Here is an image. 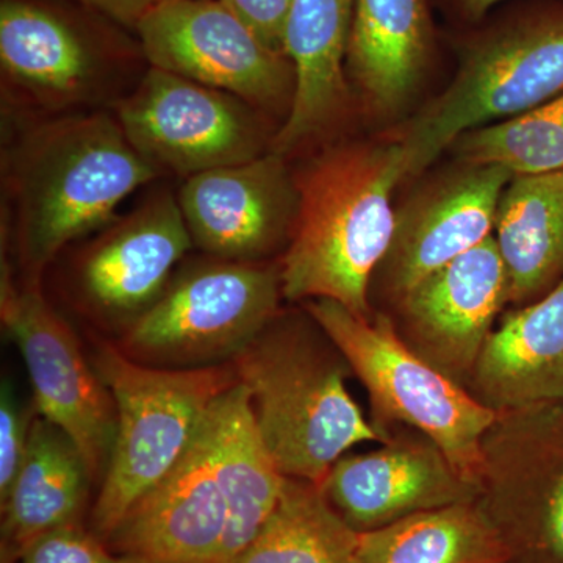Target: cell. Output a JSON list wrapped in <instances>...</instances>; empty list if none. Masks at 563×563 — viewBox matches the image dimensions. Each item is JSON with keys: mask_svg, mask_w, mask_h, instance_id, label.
Listing matches in <instances>:
<instances>
[{"mask_svg": "<svg viewBox=\"0 0 563 563\" xmlns=\"http://www.w3.org/2000/svg\"><path fill=\"white\" fill-rule=\"evenodd\" d=\"M22 124L2 155V242L13 246L22 282L41 284L69 244L106 228L129 195L162 173L132 146L113 110Z\"/></svg>", "mask_w": 563, "mask_h": 563, "instance_id": "1", "label": "cell"}, {"mask_svg": "<svg viewBox=\"0 0 563 563\" xmlns=\"http://www.w3.org/2000/svg\"><path fill=\"white\" fill-rule=\"evenodd\" d=\"M404 177L399 141L336 144L295 174L298 218L279 262L285 301L331 299L372 317L369 287L390 251L393 191Z\"/></svg>", "mask_w": 563, "mask_h": 563, "instance_id": "2", "label": "cell"}, {"mask_svg": "<svg viewBox=\"0 0 563 563\" xmlns=\"http://www.w3.org/2000/svg\"><path fill=\"white\" fill-rule=\"evenodd\" d=\"M232 365L262 442L288 479L320 485L355 446L390 439L355 402L350 363L307 310H280Z\"/></svg>", "mask_w": 563, "mask_h": 563, "instance_id": "3", "label": "cell"}, {"mask_svg": "<svg viewBox=\"0 0 563 563\" xmlns=\"http://www.w3.org/2000/svg\"><path fill=\"white\" fill-rule=\"evenodd\" d=\"M147 69L135 33L74 0H0L2 102L16 121L113 110Z\"/></svg>", "mask_w": 563, "mask_h": 563, "instance_id": "4", "label": "cell"}, {"mask_svg": "<svg viewBox=\"0 0 563 563\" xmlns=\"http://www.w3.org/2000/svg\"><path fill=\"white\" fill-rule=\"evenodd\" d=\"M91 362L117 406V440L92 507V529L107 542L141 496L172 472L210 407L239 377L232 363L154 368L110 342L96 346Z\"/></svg>", "mask_w": 563, "mask_h": 563, "instance_id": "5", "label": "cell"}, {"mask_svg": "<svg viewBox=\"0 0 563 563\" xmlns=\"http://www.w3.org/2000/svg\"><path fill=\"white\" fill-rule=\"evenodd\" d=\"M303 309L342 351L368 393L374 428L385 439L395 428L424 433L463 477L479 485L484 437L496 412L410 350L390 314L358 317L331 299L303 302Z\"/></svg>", "mask_w": 563, "mask_h": 563, "instance_id": "6", "label": "cell"}, {"mask_svg": "<svg viewBox=\"0 0 563 563\" xmlns=\"http://www.w3.org/2000/svg\"><path fill=\"white\" fill-rule=\"evenodd\" d=\"M563 95V2L501 22L470 41L450 87L399 143L417 176L474 129L509 120Z\"/></svg>", "mask_w": 563, "mask_h": 563, "instance_id": "7", "label": "cell"}, {"mask_svg": "<svg viewBox=\"0 0 563 563\" xmlns=\"http://www.w3.org/2000/svg\"><path fill=\"white\" fill-rule=\"evenodd\" d=\"M282 299L279 263L209 255L179 266L157 302L114 344L154 368L229 365L280 312Z\"/></svg>", "mask_w": 563, "mask_h": 563, "instance_id": "8", "label": "cell"}, {"mask_svg": "<svg viewBox=\"0 0 563 563\" xmlns=\"http://www.w3.org/2000/svg\"><path fill=\"white\" fill-rule=\"evenodd\" d=\"M133 147L181 179L272 151L268 114L231 92L150 66L113 109Z\"/></svg>", "mask_w": 563, "mask_h": 563, "instance_id": "9", "label": "cell"}, {"mask_svg": "<svg viewBox=\"0 0 563 563\" xmlns=\"http://www.w3.org/2000/svg\"><path fill=\"white\" fill-rule=\"evenodd\" d=\"M479 485L512 563H563V402L496 413Z\"/></svg>", "mask_w": 563, "mask_h": 563, "instance_id": "10", "label": "cell"}, {"mask_svg": "<svg viewBox=\"0 0 563 563\" xmlns=\"http://www.w3.org/2000/svg\"><path fill=\"white\" fill-rule=\"evenodd\" d=\"M0 320L24 358L36 412L68 433L92 477L103 479L117 440L113 396L81 354L68 322L44 298L41 284H20L5 258L0 265Z\"/></svg>", "mask_w": 563, "mask_h": 563, "instance_id": "11", "label": "cell"}, {"mask_svg": "<svg viewBox=\"0 0 563 563\" xmlns=\"http://www.w3.org/2000/svg\"><path fill=\"white\" fill-rule=\"evenodd\" d=\"M136 36L150 66L231 92L268 117L290 113V58L269 49L222 0H161Z\"/></svg>", "mask_w": 563, "mask_h": 563, "instance_id": "12", "label": "cell"}, {"mask_svg": "<svg viewBox=\"0 0 563 563\" xmlns=\"http://www.w3.org/2000/svg\"><path fill=\"white\" fill-rule=\"evenodd\" d=\"M191 250L176 192L152 190L74 257L70 287L77 306L106 328L128 331L157 302Z\"/></svg>", "mask_w": 563, "mask_h": 563, "instance_id": "13", "label": "cell"}, {"mask_svg": "<svg viewBox=\"0 0 563 563\" xmlns=\"http://www.w3.org/2000/svg\"><path fill=\"white\" fill-rule=\"evenodd\" d=\"M192 247L232 262H266L290 243L299 195L284 155L188 177L176 192Z\"/></svg>", "mask_w": 563, "mask_h": 563, "instance_id": "14", "label": "cell"}, {"mask_svg": "<svg viewBox=\"0 0 563 563\" xmlns=\"http://www.w3.org/2000/svg\"><path fill=\"white\" fill-rule=\"evenodd\" d=\"M506 306V268L492 235L415 285L391 320L410 350L465 387Z\"/></svg>", "mask_w": 563, "mask_h": 563, "instance_id": "15", "label": "cell"}, {"mask_svg": "<svg viewBox=\"0 0 563 563\" xmlns=\"http://www.w3.org/2000/svg\"><path fill=\"white\" fill-rule=\"evenodd\" d=\"M320 485L357 532L481 496L479 485L463 477L439 444L410 428L391 429L368 453L344 454Z\"/></svg>", "mask_w": 563, "mask_h": 563, "instance_id": "16", "label": "cell"}, {"mask_svg": "<svg viewBox=\"0 0 563 563\" xmlns=\"http://www.w3.org/2000/svg\"><path fill=\"white\" fill-rule=\"evenodd\" d=\"M213 406L172 472L122 518L107 540L110 550L151 563L214 562L228 506L218 474Z\"/></svg>", "mask_w": 563, "mask_h": 563, "instance_id": "17", "label": "cell"}, {"mask_svg": "<svg viewBox=\"0 0 563 563\" xmlns=\"http://www.w3.org/2000/svg\"><path fill=\"white\" fill-rule=\"evenodd\" d=\"M512 177L501 166L466 165L396 213L390 251L376 273L393 303L493 235L499 199Z\"/></svg>", "mask_w": 563, "mask_h": 563, "instance_id": "18", "label": "cell"}, {"mask_svg": "<svg viewBox=\"0 0 563 563\" xmlns=\"http://www.w3.org/2000/svg\"><path fill=\"white\" fill-rule=\"evenodd\" d=\"M465 388L496 413L563 402V280L504 314Z\"/></svg>", "mask_w": 563, "mask_h": 563, "instance_id": "19", "label": "cell"}, {"mask_svg": "<svg viewBox=\"0 0 563 563\" xmlns=\"http://www.w3.org/2000/svg\"><path fill=\"white\" fill-rule=\"evenodd\" d=\"M352 20L354 0H292L285 54L295 66V96L274 136L273 152L285 157L342 117Z\"/></svg>", "mask_w": 563, "mask_h": 563, "instance_id": "20", "label": "cell"}, {"mask_svg": "<svg viewBox=\"0 0 563 563\" xmlns=\"http://www.w3.org/2000/svg\"><path fill=\"white\" fill-rule=\"evenodd\" d=\"M92 481L76 442L36 415L21 472L0 501V563L16 562L32 543L55 529L79 525Z\"/></svg>", "mask_w": 563, "mask_h": 563, "instance_id": "21", "label": "cell"}, {"mask_svg": "<svg viewBox=\"0 0 563 563\" xmlns=\"http://www.w3.org/2000/svg\"><path fill=\"white\" fill-rule=\"evenodd\" d=\"M507 302L528 306L563 280V172L514 176L496 211Z\"/></svg>", "mask_w": 563, "mask_h": 563, "instance_id": "22", "label": "cell"}, {"mask_svg": "<svg viewBox=\"0 0 563 563\" xmlns=\"http://www.w3.org/2000/svg\"><path fill=\"white\" fill-rule=\"evenodd\" d=\"M428 0H354L346 69L374 109H398L431 57Z\"/></svg>", "mask_w": 563, "mask_h": 563, "instance_id": "23", "label": "cell"}, {"mask_svg": "<svg viewBox=\"0 0 563 563\" xmlns=\"http://www.w3.org/2000/svg\"><path fill=\"white\" fill-rule=\"evenodd\" d=\"M213 412L218 474L228 506L224 539L213 563H233L272 517L287 477L262 442L242 384L222 393Z\"/></svg>", "mask_w": 563, "mask_h": 563, "instance_id": "24", "label": "cell"}, {"mask_svg": "<svg viewBox=\"0 0 563 563\" xmlns=\"http://www.w3.org/2000/svg\"><path fill=\"white\" fill-rule=\"evenodd\" d=\"M355 563H512L481 499L358 532Z\"/></svg>", "mask_w": 563, "mask_h": 563, "instance_id": "25", "label": "cell"}, {"mask_svg": "<svg viewBox=\"0 0 563 563\" xmlns=\"http://www.w3.org/2000/svg\"><path fill=\"white\" fill-rule=\"evenodd\" d=\"M357 540L321 485L287 477L272 517L233 563H355Z\"/></svg>", "mask_w": 563, "mask_h": 563, "instance_id": "26", "label": "cell"}, {"mask_svg": "<svg viewBox=\"0 0 563 563\" xmlns=\"http://www.w3.org/2000/svg\"><path fill=\"white\" fill-rule=\"evenodd\" d=\"M466 165L501 166L514 176L563 172V95L453 144Z\"/></svg>", "mask_w": 563, "mask_h": 563, "instance_id": "27", "label": "cell"}, {"mask_svg": "<svg viewBox=\"0 0 563 563\" xmlns=\"http://www.w3.org/2000/svg\"><path fill=\"white\" fill-rule=\"evenodd\" d=\"M14 563H151L109 550L96 533L79 525L63 526L32 543Z\"/></svg>", "mask_w": 563, "mask_h": 563, "instance_id": "28", "label": "cell"}, {"mask_svg": "<svg viewBox=\"0 0 563 563\" xmlns=\"http://www.w3.org/2000/svg\"><path fill=\"white\" fill-rule=\"evenodd\" d=\"M36 407L25 406L11 380L0 388V501L9 495L27 453Z\"/></svg>", "mask_w": 563, "mask_h": 563, "instance_id": "29", "label": "cell"}, {"mask_svg": "<svg viewBox=\"0 0 563 563\" xmlns=\"http://www.w3.org/2000/svg\"><path fill=\"white\" fill-rule=\"evenodd\" d=\"M269 49L285 54L292 0H222Z\"/></svg>", "mask_w": 563, "mask_h": 563, "instance_id": "30", "label": "cell"}, {"mask_svg": "<svg viewBox=\"0 0 563 563\" xmlns=\"http://www.w3.org/2000/svg\"><path fill=\"white\" fill-rule=\"evenodd\" d=\"M74 2L102 14L107 20L136 35L140 22L161 0H74Z\"/></svg>", "mask_w": 563, "mask_h": 563, "instance_id": "31", "label": "cell"}, {"mask_svg": "<svg viewBox=\"0 0 563 563\" xmlns=\"http://www.w3.org/2000/svg\"><path fill=\"white\" fill-rule=\"evenodd\" d=\"M499 2H501V0H459V5H461L466 16L473 18V20H479L493 5Z\"/></svg>", "mask_w": 563, "mask_h": 563, "instance_id": "32", "label": "cell"}]
</instances>
